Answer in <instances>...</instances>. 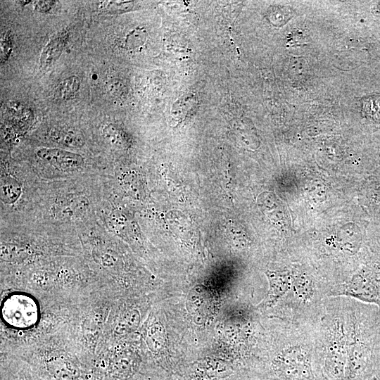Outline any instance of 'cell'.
Instances as JSON below:
<instances>
[{"instance_id":"cell-3","label":"cell","mask_w":380,"mask_h":380,"mask_svg":"<svg viewBox=\"0 0 380 380\" xmlns=\"http://www.w3.org/2000/svg\"><path fill=\"white\" fill-rule=\"evenodd\" d=\"M37 156L49 164L63 170H76L84 163L83 157L73 152L55 148H42Z\"/></svg>"},{"instance_id":"cell-9","label":"cell","mask_w":380,"mask_h":380,"mask_svg":"<svg viewBox=\"0 0 380 380\" xmlns=\"http://www.w3.org/2000/svg\"><path fill=\"white\" fill-rule=\"evenodd\" d=\"M87 205L88 202L84 198H75L71 200L67 205H64L61 213L64 215H68L71 216L72 215H77L81 213L87 208Z\"/></svg>"},{"instance_id":"cell-4","label":"cell","mask_w":380,"mask_h":380,"mask_svg":"<svg viewBox=\"0 0 380 380\" xmlns=\"http://www.w3.org/2000/svg\"><path fill=\"white\" fill-rule=\"evenodd\" d=\"M266 275L270 287L263 304L267 308L275 305L283 298H286L292 285V272L288 270L267 271Z\"/></svg>"},{"instance_id":"cell-10","label":"cell","mask_w":380,"mask_h":380,"mask_svg":"<svg viewBox=\"0 0 380 380\" xmlns=\"http://www.w3.org/2000/svg\"><path fill=\"white\" fill-rule=\"evenodd\" d=\"M53 3L51 1H38L34 3V7L37 10L44 12L50 9Z\"/></svg>"},{"instance_id":"cell-6","label":"cell","mask_w":380,"mask_h":380,"mask_svg":"<svg viewBox=\"0 0 380 380\" xmlns=\"http://www.w3.org/2000/svg\"><path fill=\"white\" fill-rule=\"evenodd\" d=\"M65 39L64 34H58L46 44L40 56V65L42 68L49 67L59 58L65 46Z\"/></svg>"},{"instance_id":"cell-2","label":"cell","mask_w":380,"mask_h":380,"mask_svg":"<svg viewBox=\"0 0 380 380\" xmlns=\"http://www.w3.org/2000/svg\"><path fill=\"white\" fill-rule=\"evenodd\" d=\"M324 302L315 321L317 349L326 380H344L347 344L343 303Z\"/></svg>"},{"instance_id":"cell-11","label":"cell","mask_w":380,"mask_h":380,"mask_svg":"<svg viewBox=\"0 0 380 380\" xmlns=\"http://www.w3.org/2000/svg\"><path fill=\"white\" fill-rule=\"evenodd\" d=\"M10 49L11 45L8 40H5L3 43H1V56L3 54V57L1 58V59L4 58V60H6V57H7L9 54Z\"/></svg>"},{"instance_id":"cell-1","label":"cell","mask_w":380,"mask_h":380,"mask_svg":"<svg viewBox=\"0 0 380 380\" xmlns=\"http://www.w3.org/2000/svg\"><path fill=\"white\" fill-rule=\"evenodd\" d=\"M291 338L269 364L274 380H326L319 360L315 322H291Z\"/></svg>"},{"instance_id":"cell-7","label":"cell","mask_w":380,"mask_h":380,"mask_svg":"<svg viewBox=\"0 0 380 380\" xmlns=\"http://www.w3.org/2000/svg\"><path fill=\"white\" fill-rule=\"evenodd\" d=\"M80 80L76 75L70 76L63 80L56 88L55 95L61 99L70 97L79 89Z\"/></svg>"},{"instance_id":"cell-8","label":"cell","mask_w":380,"mask_h":380,"mask_svg":"<svg viewBox=\"0 0 380 380\" xmlns=\"http://www.w3.org/2000/svg\"><path fill=\"white\" fill-rule=\"evenodd\" d=\"M1 197L7 203L15 201L20 193V187L15 180L4 179L1 182Z\"/></svg>"},{"instance_id":"cell-5","label":"cell","mask_w":380,"mask_h":380,"mask_svg":"<svg viewBox=\"0 0 380 380\" xmlns=\"http://www.w3.org/2000/svg\"><path fill=\"white\" fill-rule=\"evenodd\" d=\"M1 380H46L36 371L20 364H4Z\"/></svg>"}]
</instances>
